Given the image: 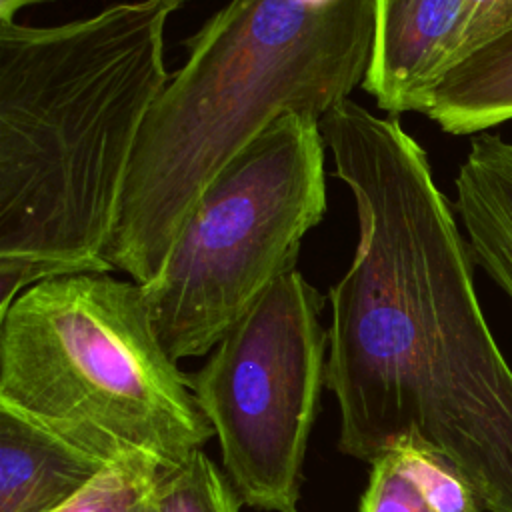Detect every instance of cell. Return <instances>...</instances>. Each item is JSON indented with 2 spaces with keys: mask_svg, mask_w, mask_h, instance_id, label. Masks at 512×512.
<instances>
[{
  "mask_svg": "<svg viewBox=\"0 0 512 512\" xmlns=\"http://www.w3.org/2000/svg\"><path fill=\"white\" fill-rule=\"evenodd\" d=\"M48 0H0V22H14L12 18L26 6L40 4Z\"/></svg>",
  "mask_w": 512,
  "mask_h": 512,
  "instance_id": "15",
  "label": "cell"
},
{
  "mask_svg": "<svg viewBox=\"0 0 512 512\" xmlns=\"http://www.w3.org/2000/svg\"><path fill=\"white\" fill-rule=\"evenodd\" d=\"M456 210L472 258L512 300V140L472 138L456 174Z\"/></svg>",
  "mask_w": 512,
  "mask_h": 512,
  "instance_id": "9",
  "label": "cell"
},
{
  "mask_svg": "<svg viewBox=\"0 0 512 512\" xmlns=\"http://www.w3.org/2000/svg\"><path fill=\"white\" fill-rule=\"evenodd\" d=\"M390 450L438 512L486 510L466 474L436 448L420 440L406 438Z\"/></svg>",
  "mask_w": 512,
  "mask_h": 512,
  "instance_id": "11",
  "label": "cell"
},
{
  "mask_svg": "<svg viewBox=\"0 0 512 512\" xmlns=\"http://www.w3.org/2000/svg\"><path fill=\"white\" fill-rule=\"evenodd\" d=\"M468 24L462 44V58L512 32V0H466Z\"/></svg>",
  "mask_w": 512,
  "mask_h": 512,
  "instance_id": "14",
  "label": "cell"
},
{
  "mask_svg": "<svg viewBox=\"0 0 512 512\" xmlns=\"http://www.w3.org/2000/svg\"><path fill=\"white\" fill-rule=\"evenodd\" d=\"M158 512H240V496L220 468L196 450L156 482Z\"/></svg>",
  "mask_w": 512,
  "mask_h": 512,
  "instance_id": "10",
  "label": "cell"
},
{
  "mask_svg": "<svg viewBox=\"0 0 512 512\" xmlns=\"http://www.w3.org/2000/svg\"><path fill=\"white\" fill-rule=\"evenodd\" d=\"M162 2H164V4L170 8V12H172V10L180 8V6H182L184 2H188V0H162Z\"/></svg>",
  "mask_w": 512,
  "mask_h": 512,
  "instance_id": "16",
  "label": "cell"
},
{
  "mask_svg": "<svg viewBox=\"0 0 512 512\" xmlns=\"http://www.w3.org/2000/svg\"><path fill=\"white\" fill-rule=\"evenodd\" d=\"M162 0L54 26L0 22V314L106 248L142 124L168 84Z\"/></svg>",
  "mask_w": 512,
  "mask_h": 512,
  "instance_id": "2",
  "label": "cell"
},
{
  "mask_svg": "<svg viewBox=\"0 0 512 512\" xmlns=\"http://www.w3.org/2000/svg\"><path fill=\"white\" fill-rule=\"evenodd\" d=\"M162 472L146 460L110 464L60 512H158L154 494Z\"/></svg>",
  "mask_w": 512,
  "mask_h": 512,
  "instance_id": "12",
  "label": "cell"
},
{
  "mask_svg": "<svg viewBox=\"0 0 512 512\" xmlns=\"http://www.w3.org/2000/svg\"><path fill=\"white\" fill-rule=\"evenodd\" d=\"M360 512H438L392 450L370 462Z\"/></svg>",
  "mask_w": 512,
  "mask_h": 512,
  "instance_id": "13",
  "label": "cell"
},
{
  "mask_svg": "<svg viewBox=\"0 0 512 512\" xmlns=\"http://www.w3.org/2000/svg\"><path fill=\"white\" fill-rule=\"evenodd\" d=\"M374 0H230L184 40L152 104L106 248L148 284L210 180L288 112L322 118L362 86Z\"/></svg>",
  "mask_w": 512,
  "mask_h": 512,
  "instance_id": "3",
  "label": "cell"
},
{
  "mask_svg": "<svg viewBox=\"0 0 512 512\" xmlns=\"http://www.w3.org/2000/svg\"><path fill=\"white\" fill-rule=\"evenodd\" d=\"M324 154L320 120L288 112L204 188L160 272L142 284L172 360L212 352L294 270L302 238L326 212Z\"/></svg>",
  "mask_w": 512,
  "mask_h": 512,
  "instance_id": "5",
  "label": "cell"
},
{
  "mask_svg": "<svg viewBox=\"0 0 512 512\" xmlns=\"http://www.w3.org/2000/svg\"><path fill=\"white\" fill-rule=\"evenodd\" d=\"M322 296L294 268L280 276L188 376L242 504L298 512L302 464L326 386Z\"/></svg>",
  "mask_w": 512,
  "mask_h": 512,
  "instance_id": "6",
  "label": "cell"
},
{
  "mask_svg": "<svg viewBox=\"0 0 512 512\" xmlns=\"http://www.w3.org/2000/svg\"><path fill=\"white\" fill-rule=\"evenodd\" d=\"M320 130L358 218L352 264L328 292L338 450L370 464L420 440L466 474L488 512H512V368L426 150L350 98Z\"/></svg>",
  "mask_w": 512,
  "mask_h": 512,
  "instance_id": "1",
  "label": "cell"
},
{
  "mask_svg": "<svg viewBox=\"0 0 512 512\" xmlns=\"http://www.w3.org/2000/svg\"><path fill=\"white\" fill-rule=\"evenodd\" d=\"M466 0H374V36L362 88L390 112H422L460 62Z\"/></svg>",
  "mask_w": 512,
  "mask_h": 512,
  "instance_id": "7",
  "label": "cell"
},
{
  "mask_svg": "<svg viewBox=\"0 0 512 512\" xmlns=\"http://www.w3.org/2000/svg\"><path fill=\"white\" fill-rule=\"evenodd\" d=\"M0 406L106 466L172 470L214 436L142 284L110 272L42 280L0 314Z\"/></svg>",
  "mask_w": 512,
  "mask_h": 512,
  "instance_id": "4",
  "label": "cell"
},
{
  "mask_svg": "<svg viewBox=\"0 0 512 512\" xmlns=\"http://www.w3.org/2000/svg\"><path fill=\"white\" fill-rule=\"evenodd\" d=\"M104 468L94 456L0 406V512H60Z\"/></svg>",
  "mask_w": 512,
  "mask_h": 512,
  "instance_id": "8",
  "label": "cell"
}]
</instances>
